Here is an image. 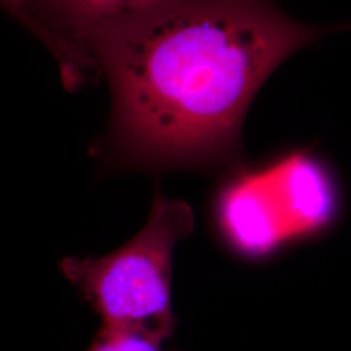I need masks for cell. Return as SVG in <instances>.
<instances>
[{"mask_svg":"<svg viewBox=\"0 0 351 351\" xmlns=\"http://www.w3.org/2000/svg\"><path fill=\"white\" fill-rule=\"evenodd\" d=\"M194 226L188 203L159 194L136 237L99 258H66L62 272L99 314L101 326L130 328L168 341L176 328L172 255Z\"/></svg>","mask_w":351,"mask_h":351,"instance_id":"7a4b0ae2","label":"cell"},{"mask_svg":"<svg viewBox=\"0 0 351 351\" xmlns=\"http://www.w3.org/2000/svg\"><path fill=\"white\" fill-rule=\"evenodd\" d=\"M165 342L136 329L101 326L86 351H177Z\"/></svg>","mask_w":351,"mask_h":351,"instance_id":"277c9868","label":"cell"},{"mask_svg":"<svg viewBox=\"0 0 351 351\" xmlns=\"http://www.w3.org/2000/svg\"><path fill=\"white\" fill-rule=\"evenodd\" d=\"M335 30L293 19L275 0H160L88 29L64 85L106 80L111 116L98 151L110 165L229 163L265 81Z\"/></svg>","mask_w":351,"mask_h":351,"instance_id":"6da1fadb","label":"cell"},{"mask_svg":"<svg viewBox=\"0 0 351 351\" xmlns=\"http://www.w3.org/2000/svg\"><path fill=\"white\" fill-rule=\"evenodd\" d=\"M160 0H5V12L50 50L60 75L75 40L91 26Z\"/></svg>","mask_w":351,"mask_h":351,"instance_id":"3957f363","label":"cell"}]
</instances>
